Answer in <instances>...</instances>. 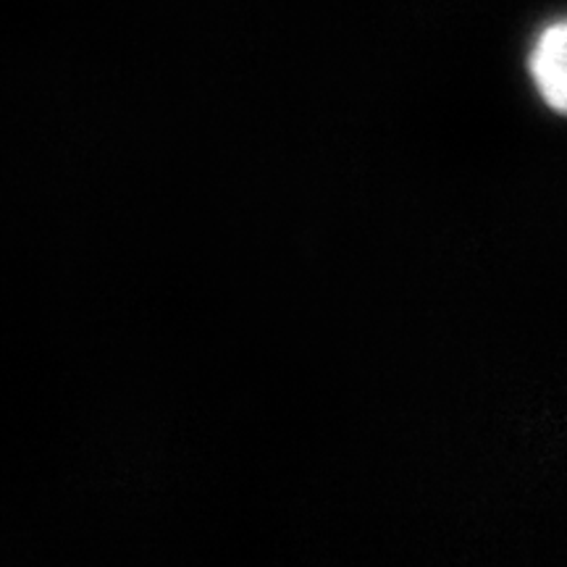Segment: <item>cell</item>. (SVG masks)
Segmentation results:
<instances>
[{"instance_id": "1", "label": "cell", "mask_w": 567, "mask_h": 567, "mask_svg": "<svg viewBox=\"0 0 567 567\" xmlns=\"http://www.w3.org/2000/svg\"><path fill=\"white\" fill-rule=\"evenodd\" d=\"M530 74L549 109L567 105V27L563 21L547 27L530 53Z\"/></svg>"}]
</instances>
